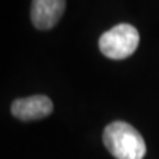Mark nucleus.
I'll return each instance as SVG.
<instances>
[{
    "label": "nucleus",
    "instance_id": "obj_3",
    "mask_svg": "<svg viewBox=\"0 0 159 159\" xmlns=\"http://www.w3.org/2000/svg\"><path fill=\"white\" fill-rule=\"evenodd\" d=\"M12 115L21 121H35L46 118L53 111V103L47 96L35 94V96L16 99L11 106Z\"/></svg>",
    "mask_w": 159,
    "mask_h": 159
},
{
    "label": "nucleus",
    "instance_id": "obj_1",
    "mask_svg": "<svg viewBox=\"0 0 159 159\" xmlns=\"http://www.w3.org/2000/svg\"><path fill=\"white\" fill-rule=\"evenodd\" d=\"M103 143L116 159H143L146 143L142 134L124 121H115L103 131Z\"/></svg>",
    "mask_w": 159,
    "mask_h": 159
},
{
    "label": "nucleus",
    "instance_id": "obj_2",
    "mask_svg": "<svg viewBox=\"0 0 159 159\" xmlns=\"http://www.w3.org/2000/svg\"><path fill=\"white\" fill-rule=\"evenodd\" d=\"M140 34L130 24H119L103 33L99 40V49L109 59H125L137 50Z\"/></svg>",
    "mask_w": 159,
    "mask_h": 159
},
{
    "label": "nucleus",
    "instance_id": "obj_4",
    "mask_svg": "<svg viewBox=\"0 0 159 159\" xmlns=\"http://www.w3.org/2000/svg\"><path fill=\"white\" fill-rule=\"evenodd\" d=\"M65 7L63 0H35L31 6V21L35 28L50 30L59 22Z\"/></svg>",
    "mask_w": 159,
    "mask_h": 159
}]
</instances>
